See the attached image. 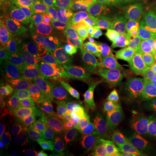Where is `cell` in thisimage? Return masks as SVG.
I'll return each mask as SVG.
<instances>
[{
	"label": "cell",
	"mask_w": 156,
	"mask_h": 156,
	"mask_svg": "<svg viewBox=\"0 0 156 156\" xmlns=\"http://www.w3.org/2000/svg\"><path fill=\"white\" fill-rule=\"evenodd\" d=\"M38 13V12H37ZM40 17L44 19L46 24L49 26L53 33L56 35L59 38H61L64 33V31L68 29L66 23L64 21L63 17L59 14H54V13H43L39 12Z\"/></svg>",
	"instance_id": "cell-26"
},
{
	"label": "cell",
	"mask_w": 156,
	"mask_h": 156,
	"mask_svg": "<svg viewBox=\"0 0 156 156\" xmlns=\"http://www.w3.org/2000/svg\"><path fill=\"white\" fill-rule=\"evenodd\" d=\"M42 142V154L48 156H72L83 152L78 129H54L39 137Z\"/></svg>",
	"instance_id": "cell-4"
},
{
	"label": "cell",
	"mask_w": 156,
	"mask_h": 156,
	"mask_svg": "<svg viewBox=\"0 0 156 156\" xmlns=\"http://www.w3.org/2000/svg\"><path fill=\"white\" fill-rule=\"evenodd\" d=\"M36 108L42 112V114L47 119L50 127L54 129H76L80 125L81 119L72 112L64 110L59 107L38 98Z\"/></svg>",
	"instance_id": "cell-11"
},
{
	"label": "cell",
	"mask_w": 156,
	"mask_h": 156,
	"mask_svg": "<svg viewBox=\"0 0 156 156\" xmlns=\"http://www.w3.org/2000/svg\"><path fill=\"white\" fill-rule=\"evenodd\" d=\"M103 50L107 54L112 58L117 61H125L128 60L129 57L134 54L136 50H142V49H137L131 46L122 44L119 43L116 39L108 40L104 39L102 40V46Z\"/></svg>",
	"instance_id": "cell-21"
},
{
	"label": "cell",
	"mask_w": 156,
	"mask_h": 156,
	"mask_svg": "<svg viewBox=\"0 0 156 156\" xmlns=\"http://www.w3.org/2000/svg\"><path fill=\"white\" fill-rule=\"evenodd\" d=\"M81 120L86 124L100 128L122 129L119 128L106 108L97 102L84 114Z\"/></svg>",
	"instance_id": "cell-17"
},
{
	"label": "cell",
	"mask_w": 156,
	"mask_h": 156,
	"mask_svg": "<svg viewBox=\"0 0 156 156\" xmlns=\"http://www.w3.org/2000/svg\"><path fill=\"white\" fill-rule=\"evenodd\" d=\"M127 96L140 111H144L149 108L154 103V95L137 87L128 89Z\"/></svg>",
	"instance_id": "cell-24"
},
{
	"label": "cell",
	"mask_w": 156,
	"mask_h": 156,
	"mask_svg": "<svg viewBox=\"0 0 156 156\" xmlns=\"http://www.w3.org/2000/svg\"><path fill=\"white\" fill-rule=\"evenodd\" d=\"M89 87L91 96L102 107L121 91V85L111 74L106 72H92L89 80Z\"/></svg>",
	"instance_id": "cell-10"
},
{
	"label": "cell",
	"mask_w": 156,
	"mask_h": 156,
	"mask_svg": "<svg viewBox=\"0 0 156 156\" xmlns=\"http://www.w3.org/2000/svg\"><path fill=\"white\" fill-rule=\"evenodd\" d=\"M11 49L21 67L29 72H41L52 66L54 59L40 44L23 35L11 37Z\"/></svg>",
	"instance_id": "cell-2"
},
{
	"label": "cell",
	"mask_w": 156,
	"mask_h": 156,
	"mask_svg": "<svg viewBox=\"0 0 156 156\" xmlns=\"http://www.w3.org/2000/svg\"><path fill=\"white\" fill-rule=\"evenodd\" d=\"M84 151L90 156H126L128 135L123 129L100 128L84 123L78 128Z\"/></svg>",
	"instance_id": "cell-1"
},
{
	"label": "cell",
	"mask_w": 156,
	"mask_h": 156,
	"mask_svg": "<svg viewBox=\"0 0 156 156\" xmlns=\"http://www.w3.org/2000/svg\"><path fill=\"white\" fill-rule=\"evenodd\" d=\"M16 108L17 117L15 121L21 126L37 134L39 137L46 134L52 128L42 112L36 107L23 108L16 104Z\"/></svg>",
	"instance_id": "cell-14"
},
{
	"label": "cell",
	"mask_w": 156,
	"mask_h": 156,
	"mask_svg": "<svg viewBox=\"0 0 156 156\" xmlns=\"http://www.w3.org/2000/svg\"><path fill=\"white\" fill-rule=\"evenodd\" d=\"M150 58L152 59V61H153V62H154V66H155L156 68V55L153 56L152 57H150Z\"/></svg>",
	"instance_id": "cell-36"
},
{
	"label": "cell",
	"mask_w": 156,
	"mask_h": 156,
	"mask_svg": "<svg viewBox=\"0 0 156 156\" xmlns=\"http://www.w3.org/2000/svg\"><path fill=\"white\" fill-rule=\"evenodd\" d=\"M133 82L135 87L156 95V78H148L139 74H133Z\"/></svg>",
	"instance_id": "cell-28"
},
{
	"label": "cell",
	"mask_w": 156,
	"mask_h": 156,
	"mask_svg": "<svg viewBox=\"0 0 156 156\" xmlns=\"http://www.w3.org/2000/svg\"><path fill=\"white\" fill-rule=\"evenodd\" d=\"M62 17L69 27H88L94 24L95 11H93L85 2L68 4L67 9Z\"/></svg>",
	"instance_id": "cell-15"
},
{
	"label": "cell",
	"mask_w": 156,
	"mask_h": 156,
	"mask_svg": "<svg viewBox=\"0 0 156 156\" xmlns=\"http://www.w3.org/2000/svg\"><path fill=\"white\" fill-rule=\"evenodd\" d=\"M84 2L95 12L108 13L112 4V0H84Z\"/></svg>",
	"instance_id": "cell-31"
},
{
	"label": "cell",
	"mask_w": 156,
	"mask_h": 156,
	"mask_svg": "<svg viewBox=\"0 0 156 156\" xmlns=\"http://www.w3.org/2000/svg\"><path fill=\"white\" fill-rule=\"evenodd\" d=\"M70 53L71 64L74 68L89 72H97L104 66L105 56L101 48H95L88 44H83L78 46Z\"/></svg>",
	"instance_id": "cell-12"
},
{
	"label": "cell",
	"mask_w": 156,
	"mask_h": 156,
	"mask_svg": "<svg viewBox=\"0 0 156 156\" xmlns=\"http://www.w3.org/2000/svg\"><path fill=\"white\" fill-rule=\"evenodd\" d=\"M142 49L149 50L156 46V23L147 27L144 37L141 43Z\"/></svg>",
	"instance_id": "cell-29"
},
{
	"label": "cell",
	"mask_w": 156,
	"mask_h": 156,
	"mask_svg": "<svg viewBox=\"0 0 156 156\" xmlns=\"http://www.w3.org/2000/svg\"><path fill=\"white\" fill-rule=\"evenodd\" d=\"M86 27H69L62 37L61 44H63V49L72 51L78 46L86 43Z\"/></svg>",
	"instance_id": "cell-23"
},
{
	"label": "cell",
	"mask_w": 156,
	"mask_h": 156,
	"mask_svg": "<svg viewBox=\"0 0 156 156\" xmlns=\"http://www.w3.org/2000/svg\"><path fill=\"white\" fill-rule=\"evenodd\" d=\"M20 31L45 48L53 49L61 44V38L51 31L38 13L26 8L20 17Z\"/></svg>",
	"instance_id": "cell-5"
},
{
	"label": "cell",
	"mask_w": 156,
	"mask_h": 156,
	"mask_svg": "<svg viewBox=\"0 0 156 156\" xmlns=\"http://www.w3.org/2000/svg\"><path fill=\"white\" fill-rule=\"evenodd\" d=\"M23 7L30 11L43 13H54L63 15L68 4L59 0H18Z\"/></svg>",
	"instance_id": "cell-20"
},
{
	"label": "cell",
	"mask_w": 156,
	"mask_h": 156,
	"mask_svg": "<svg viewBox=\"0 0 156 156\" xmlns=\"http://www.w3.org/2000/svg\"><path fill=\"white\" fill-rule=\"evenodd\" d=\"M86 33H87L86 44L95 48H101V46H102L103 39L93 25L86 27Z\"/></svg>",
	"instance_id": "cell-30"
},
{
	"label": "cell",
	"mask_w": 156,
	"mask_h": 156,
	"mask_svg": "<svg viewBox=\"0 0 156 156\" xmlns=\"http://www.w3.org/2000/svg\"><path fill=\"white\" fill-rule=\"evenodd\" d=\"M128 155L156 156V132L144 129L126 131Z\"/></svg>",
	"instance_id": "cell-13"
},
{
	"label": "cell",
	"mask_w": 156,
	"mask_h": 156,
	"mask_svg": "<svg viewBox=\"0 0 156 156\" xmlns=\"http://www.w3.org/2000/svg\"><path fill=\"white\" fill-rule=\"evenodd\" d=\"M92 72H89L84 69L74 68L65 70L64 78L74 89L80 86H88L90 75Z\"/></svg>",
	"instance_id": "cell-27"
},
{
	"label": "cell",
	"mask_w": 156,
	"mask_h": 156,
	"mask_svg": "<svg viewBox=\"0 0 156 156\" xmlns=\"http://www.w3.org/2000/svg\"><path fill=\"white\" fill-rule=\"evenodd\" d=\"M21 65L13 55L11 43L1 37L0 41V83L4 94L11 93L15 84L21 80L24 74Z\"/></svg>",
	"instance_id": "cell-8"
},
{
	"label": "cell",
	"mask_w": 156,
	"mask_h": 156,
	"mask_svg": "<svg viewBox=\"0 0 156 156\" xmlns=\"http://www.w3.org/2000/svg\"><path fill=\"white\" fill-rule=\"evenodd\" d=\"M119 128L124 131L140 130L144 126V119L127 95L118 94L105 107Z\"/></svg>",
	"instance_id": "cell-6"
},
{
	"label": "cell",
	"mask_w": 156,
	"mask_h": 156,
	"mask_svg": "<svg viewBox=\"0 0 156 156\" xmlns=\"http://www.w3.org/2000/svg\"><path fill=\"white\" fill-rule=\"evenodd\" d=\"M10 3H11V0H1V8L3 9L4 6H5L6 5H8Z\"/></svg>",
	"instance_id": "cell-34"
},
{
	"label": "cell",
	"mask_w": 156,
	"mask_h": 156,
	"mask_svg": "<svg viewBox=\"0 0 156 156\" xmlns=\"http://www.w3.org/2000/svg\"><path fill=\"white\" fill-rule=\"evenodd\" d=\"M37 156H48V155H46V154H38V155H37Z\"/></svg>",
	"instance_id": "cell-37"
},
{
	"label": "cell",
	"mask_w": 156,
	"mask_h": 156,
	"mask_svg": "<svg viewBox=\"0 0 156 156\" xmlns=\"http://www.w3.org/2000/svg\"><path fill=\"white\" fill-rule=\"evenodd\" d=\"M11 99L19 107H36L38 95L35 83L25 76L15 84L11 93Z\"/></svg>",
	"instance_id": "cell-16"
},
{
	"label": "cell",
	"mask_w": 156,
	"mask_h": 156,
	"mask_svg": "<svg viewBox=\"0 0 156 156\" xmlns=\"http://www.w3.org/2000/svg\"><path fill=\"white\" fill-rule=\"evenodd\" d=\"M128 67L133 74H139L148 78H156V68L143 50H136L128 60Z\"/></svg>",
	"instance_id": "cell-18"
},
{
	"label": "cell",
	"mask_w": 156,
	"mask_h": 156,
	"mask_svg": "<svg viewBox=\"0 0 156 156\" xmlns=\"http://www.w3.org/2000/svg\"><path fill=\"white\" fill-rule=\"evenodd\" d=\"M141 18L156 23V0H146V5Z\"/></svg>",
	"instance_id": "cell-32"
},
{
	"label": "cell",
	"mask_w": 156,
	"mask_h": 156,
	"mask_svg": "<svg viewBox=\"0 0 156 156\" xmlns=\"http://www.w3.org/2000/svg\"><path fill=\"white\" fill-rule=\"evenodd\" d=\"M10 95L1 94L0 99V124L1 128H5V125L11 121L16 120L17 108L16 104L12 99H10Z\"/></svg>",
	"instance_id": "cell-25"
},
{
	"label": "cell",
	"mask_w": 156,
	"mask_h": 156,
	"mask_svg": "<svg viewBox=\"0 0 156 156\" xmlns=\"http://www.w3.org/2000/svg\"><path fill=\"white\" fill-rule=\"evenodd\" d=\"M93 26L99 32L102 39H115L114 16L108 12H95Z\"/></svg>",
	"instance_id": "cell-22"
},
{
	"label": "cell",
	"mask_w": 156,
	"mask_h": 156,
	"mask_svg": "<svg viewBox=\"0 0 156 156\" xmlns=\"http://www.w3.org/2000/svg\"><path fill=\"white\" fill-rule=\"evenodd\" d=\"M141 19L140 17L114 16L115 39L122 44L142 49L141 43L147 26Z\"/></svg>",
	"instance_id": "cell-9"
},
{
	"label": "cell",
	"mask_w": 156,
	"mask_h": 156,
	"mask_svg": "<svg viewBox=\"0 0 156 156\" xmlns=\"http://www.w3.org/2000/svg\"><path fill=\"white\" fill-rule=\"evenodd\" d=\"M145 5L146 0H112L109 13L114 16L141 18Z\"/></svg>",
	"instance_id": "cell-19"
},
{
	"label": "cell",
	"mask_w": 156,
	"mask_h": 156,
	"mask_svg": "<svg viewBox=\"0 0 156 156\" xmlns=\"http://www.w3.org/2000/svg\"><path fill=\"white\" fill-rule=\"evenodd\" d=\"M37 95L41 101L54 104L76 115L77 101L76 91L67 81L53 80L44 82L39 86Z\"/></svg>",
	"instance_id": "cell-7"
},
{
	"label": "cell",
	"mask_w": 156,
	"mask_h": 156,
	"mask_svg": "<svg viewBox=\"0 0 156 156\" xmlns=\"http://www.w3.org/2000/svg\"><path fill=\"white\" fill-rule=\"evenodd\" d=\"M65 4H72V3H78V2H84V0H59Z\"/></svg>",
	"instance_id": "cell-33"
},
{
	"label": "cell",
	"mask_w": 156,
	"mask_h": 156,
	"mask_svg": "<svg viewBox=\"0 0 156 156\" xmlns=\"http://www.w3.org/2000/svg\"><path fill=\"white\" fill-rule=\"evenodd\" d=\"M2 142L9 156H37L43 152L38 135L15 120L5 125Z\"/></svg>",
	"instance_id": "cell-3"
},
{
	"label": "cell",
	"mask_w": 156,
	"mask_h": 156,
	"mask_svg": "<svg viewBox=\"0 0 156 156\" xmlns=\"http://www.w3.org/2000/svg\"><path fill=\"white\" fill-rule=\"evenodd\" d=\"M72 156H90L85 151H83V152H80V153H77V154H74V155Z\"/></svg>",
	"instance_id": "cell-35"
}]
</instances>
